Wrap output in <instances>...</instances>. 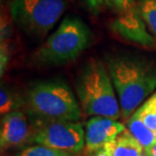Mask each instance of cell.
<instances>
[{"mask_svg": "<svg viewBox=\"0 0 156 156\" xmlns=\"http://www.w3.org/2000/svg\"><path fill=\"white\" fill-rule=\"evenodd\" d=\"M105 65L116 89L121 118L127 122L139 107L156 91V63L134 54H115Z\"/></svg>", "mask_w": 156, "mask_h": 156, "instance_id": "6da1fadb", "label": "cell"}, {"mask_svg": "<svg viewBox=\"0 0 156 156\" xmlns=\"http://www.w3.org/2000/svg\"><path fill=\"white\" fill-rule=\"evenodd\" d=\"M76 94L81 111L88 117L119 120L121 108L107 65L98 59L83 64L76 79Z\"/></svg>", "mask_w": 156, "mask_h": 156, "instance_id": "7a4b0ae2", "label": "cell"}, {"mask_svg": "<svg viewBox=\"0 0 156 156\" xmlns=\"http://www.w3.org/2000/svg\"><path fill=\"white\" fill-rule=\"evenodd\" d=\"M27 113L32 121L79 122L82 115L74 92L59 79L33 84L26 96Z\"/></svg>", "mask_w": 156, "mask_h": 156, "instance_id": "3957f363", "label": "cell"}, {"mask_svg": "<svg viewBox=\"0 0 156 156\" xmlns=\"http://www.w3.org/2000/svg\"><path fill=\"white\" fill-rule=\"evenodd\" d=\"M90 42L91 32L88 26L78 16L70 15L39 47L33 58L44 66H60L79 57Z\"/></svg>", "mask_w": 156, "mask_h": 156, "instance_id": "277c9868", "label": "cell"}, {"mask_svg": "<svg viewBox=\"0 0 156 156\" xmlns=\"http://www.w3.org/2000/svg\"><path fill=\"white\" fill-rule=\"evenodd\" d=\"M65 0H11L9 12L14 23L33 37H44L61 18Z\"/></svg>", "mask_w": 156, "mask_h": 156, "instance_id": "5b68a950", "label": "cell"}, {"mask_svg": "<svg viewBox=\"0 0 156 156\" xmlns=\"http://www.w3.org/2000/svg\"><path fill=\"white\" fill-rule=\"evenodd\" d=\"M30 143L79 154L85 148V130L79 122L32 121Z\"/></svg>", "mask_w": 156, "mask_h": 156, "instance_id": "8992f818", "label": "cell"}, {"mask_svg": "<svg viewBox=\"0 0 156 156\" xmlns=\"http://www.w3.org/2000/svg\"><path fill=\"white\" fill-rule=\"evenodd\" d=\"M110 27L126 42L148 49L156 47L153 36L149 32L137 5L126 12L117 14L110 23Z\"/></svg>", "mask_w": 156, "mask_h": 156, "instance_id": "52a82bcc", "label": "cell"}, {"mask_svg": "<svg viewBox=\"0 0 156 156\" xmlns=\"http://www.w3.org/2000/svg\"><path fill=\"white\" fill-rule=\"evenodd\" d=\"M33 125L26 113L15 110L5 114L0 124L1 152L14 147H26L30 143Z\"/></svg>", "mask_w": 156, "mask_h": 156, "instance_id": "ba28073f", "label": "cell"}, {"mask_svg": "<svg viewBox=\"0 0 156 156\" xmlns=\"http://www.w3.org/2000/svg\"><path fill=\"white\" fill-rule=\"evenodd\" d=\"M126 129V125L119 120L107 117H91L85 124V150L91 155L105 147L111 140Z\"/></svg>", "mask_w": 156, "mask_h": 156, "instance_id": "9c48e42d", "label": "cell"}, {"mask_svg": "<svg viewBox=\"0 0 156 156\" xmlns=\"http://www.w3.org/2000/svg\"><path fill=\"white\" fill-rule=\"evenodd\" d=\"M102 148L110 156H145V149L127 128Z\"/></svg>", "mask_w": 156, "mask_h": 156, "instance_id": "30bf717a", "label": "cell"}, {"mask_svg": "<svg viewBox=\"0 0 156 156\" xmlns=\"http://www.w3.org/2000/svg\"><path fill=\"white\" fill-rule=\"evenodd\" d=\"M126 128L140 142V144L143 146L145 151L148 150L156 142L155 132L146 126L144 122L137 116L135 113L127 120Z\"/></svg>", "mask_w": 156, "mask_h": 156, "instance_id": "8fae6325", "label": "cell"}, {"mask_svg": "<svg viewBox=\"0 0 156 156\" xmlns=\"http://www.w3.org/2000/svg\"><path fill=\"white\" fill-rule=\"evenodd\" d=\"M139 12L156 42V0H138Z\"/></svg>", "mask_w": 156, "mask_h": 156, "instance_id": "7c38bea8", "label": "cell"}, {"mask_svg": "<svg viewBox=\"0 0 156 156\" xmlns=\"http://www.w3.org/2000/svg\"><path fill=\"white\" fill-rule=\"evenodd\" d=\"M14 156H79V154L58 150L40 144H34L23 147Z\"/></svg>", "mask_w": 156, "mask_h": 156, "instance_id": "4fadbf2b", "label": "cell"}, {"mask_svg": "<svg viewBox=\"0 0 156 156\" xmlns=\"http://www.w3.org/2000/svg\"><path fill=\"white\" fill-rule=\"evenodd\" d=\"M21 104L26 105V101H21V98L16 93L11 91L7 87L1 86L0 91V114L4 116L9 112L18 110Z\"/></svg>", "mask_w": 156, "mask_h": 156, "instance_id": "5bb4252c", "label": "cell"}, {"mask_svg": "<svg viewBox=\"0 0 156 156\" xmlns=\"http://www.w3.org/2000/svg\"><path fill=\"white\" fill-rule=\"evenodd\" d=\"M137 2L138 0H105V5L115 13L120 14L136 6Z\"/></svg>", "mask_w": 156, "mask_h": 156, "instance_id": "9a60e30c", "label": "cell"}, {"mask_svg": "<svg viewBox=\"0 0 156 156\" xmlns=\"http://www.w3.org/2000/svg\"><path fill=\"white\" fill-rule=\"evenodd\" d=\"M11 55V46L9 42L0 43V75H1V77L4 75Z\"/></svg>", "mask_w": 156, "mask_h": 156, "instance_id": "2e32d148", "label": "cell"}, {"mask_svg": "<svg viewBox=\"0 0 156 156\" xmlns=\"http://www.w3.org/2000/svg\"><path fill=\"white\" fill-rule=\"evenodd\" d=\"M11 21L8 20L7 15L2 14L1 23H0V43L3 42H10V39L13 35Z\"/></svg>", "mask_w": 156, "mask_h": 156, "instance_id": "e0dca14e", "label": "cell"}, {"mask_svg": "<svg viewBox=\"0 0 156 156\" xmlns=\"http://www.w3.org/2000/svg\"><path fill=\"white\" fill-rule=\"evenodd\" d=\"M92 13H98L105 5V0H83Z\"/></svg>", "mask_w": 156, "mask_h": 156, "instance_id": "ac0fdd59", "label": "cell"}, {"mask_svg": "<svg viewBox=\"0 0 156 156\" xmlns=\"http://www.w3.org/2000/svg\"><path fill=\"white\" fill-rule=\"evenodd\" d=\"M141 107L144 108L145 110H147V111L156 113V91L143 102L141 105Z\"/></svg>", "mask_w": 156, "mask_h": 156, "instance_id": "d6986e66", "label": "cell"}, {"mask_svg": "<svg viewBox=\"0 0 156 156\" xmlns=\"http://www.w3.org/2000/svg\"><path fill=\"white\" fill-rule=\"evenodd\" d=\"M145 156H156V142L148 150L145 151Z\"/></svg>", "mask_w": 156, "mask_h": 156, "instance_id": "ffe728a7", "label": "cell"}, {"mask_svg": "<svg viewBox=\"0 0 156 156\" xmlns=\"http://www.w3.org/2000/svg\"><path fill=\"white\" fill-rule=\"evenodd\" d=\"M89 156H110V155L108 154V152L105 151V148H101V149H99V150H98L96 152H94V153H92Z\"/></svg>", "mask_w": 156, "mask_h": 156, "instance_id": "44dd1931", "label": "cell"}, {"mask_svg": "<svg viewBox=\"0 0 156 156\" xmlns=\"http://www.w3.org/2000/svg\"><path fill=\"white\" fill-rule=\"evenodd\" d=\"M155 136H156V132H155Z\"/></svg>", "mask_w": 156, "mask_h": 156, "instance_id": "7402d4cb", "label": "cell"}]
</instances>
